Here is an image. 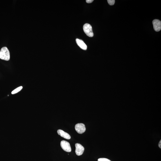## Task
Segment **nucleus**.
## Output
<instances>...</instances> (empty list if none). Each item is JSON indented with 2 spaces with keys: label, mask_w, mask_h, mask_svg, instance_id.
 <instances>
[{
  "label": "nucleus",
  "mask_w": 161,
  "mask_h": 161,
  "mask_svg": "<svg viewBox=\"0 0 161 161\" xmlns=\"http://www.w3.org/2000/svg\"><path fill=\"white\" fill-rule=\"evenodd\" d=\"M159 147H160V148H161V140H160L159 143L158 144Z\"/></svg>",
  "instance_id": "ddd939ff"
},
{
  "label": "nucleus",
  "mask_w": 161,
  "mask_h": 161,
  "mask_svg": "<svg viewBox=\"0 0 161 161\" xmlns=\"http://www.w3.org/2000/svg\"><path fill=\"white\" fill-rule=\"evenodd\" d=\"M75 129L76 132L80 134L84 133L86 130L85 125L82 123H78L76 124L75 126Z\"/></svg>",
  "instance_id": "20e7f679"
},
{
  "label": "nucleus",
  "mask_w": 161,
  "mask_h": 161,
  "mask_svg": "<svg viewBox=\"0 0 161 161\" xmlns=\"http://www.w3.org/2000/svg\"><path fill=\"white\" fill-rule=\"evenodd\" d=\"M154 30L158 32L161 29V22L158 19H154L152 21Z\"/></svg>",
  "instance_id": "423d86ee"
},
{
  "label": "nucleus",
  "mask_w": 161,
  "mask_h": 161,
  "mask_svg": "<svg viewBox=\"0 0 161 161\" xmlns=\"http://www.w3.org/2000/svg\"><path fill=\"white\" fill-rule=\"evenodd\" d=\"M76 43H77L78 45L82 49L84 50H86L87 47L85 43H84L82 40L77 39H76Z\"/></svg>",
  "instance_id": "6e6552de"
},
{
  "label": "nucleus",
  "mask_w": 161,
  "mask_h": 161,
  "mask_svg": "<svg viewBox=\"0 0 161 161\" xmlns=\"http://www.w3.org/2000/svg\"><path fill=\"white\" fill-rule=\"evenodd\" d=\"M76 150L75 152L78 156L82 155L84 152V148L82 145L76 143L75 144Z\"/></svg>",
  "instance_id": "39448f33"
},
{
  "label": "nucleus",
  "mask_w": 161,
  "mask_h": 161,
  "mask_svg": "<svg viewBox=\"0 0 161 161\" xmlns=\"http://www.w3.org/2000/svg\"><path fill=\"white\" fill-rule=\"evenodd\" d=\"M0 59L7 61L10 60V52L6 47H4L1 49L0 51Z\"/></svg>",
  "instance_id": "f257e3e1"
},
{
  "label": "nucleus",
  "mask_w": 161,
  "mask_h": 161,
  "mask_svg": "<svg viewBox=\"0 0 161 161\" xmlns=\"http://www.w3.org/2000/svg\"><path fill=\"white\" fill-rule=\"evenodd\" d=\"M83 28L84 33L87 36L91 37H93V33L91 25L88 23L85 24L83 26Z\"/></svg>",
  "instance_id": "f03ea898"
},
{
  "label": "nucleus",
  "mask_w": 161,
  "mask_h": 161,
  "mask_svg": "<svg viewBox=\"0 0 161 161\" xmlns=\"http://www.w3.org/2000/svg\"><path fill=\"white\" fill-rule=\"evenodd\" d=\"M57 133L60 136L65 139H70L71 137L69 134L65 132L64 131L61 130H59L57 131Z\"/></svg>",
  "instance_id": "0eeeda50"
},
{
  "label": "nucleus",
  "mask_w": 161,
  "mask_h": 161,
  "mask_svg": "<svg viewBox=\"0 0 161 161\" xmlns=\"http://www.w3.org/2000/svg\"><path fill=\"white\" fill-rule=\"evenodd\" d=\"M61 147L65 151L67 152H70L71 151V147L69 142L65 140L61 141L60 143Z\"/></svg>",
  "instance_id": "7ed1b4c3"
},
{
  "label": "nucleus",
  "mask_w": 161,
  "mask_h": 161,
  "mask_svg": "<svg viewBox=\"0 0 161 161\" xmlns=\"http://www.w3.org/2000/svg\"><path fill=\"white\" fill-rule=\"evenodd\" d=\"M22 88L23 87L22 86L19 87L17 88L16 89H15L13 90V91H12V92H11V94H14L18 93V92H19V91H21Z\"/></svg>",
  "instance_id": "1a4fd4ad"
},
{
  "label": "nucleus",
  "mask_w": 161,
  "mask_h": 161,
  "mask_svg": "<svg viewBox=\"0 0 161 161\" xmlns=\"http://www.w3.org/2000/svg\"><path fill=\"white\" fill-rule=\"evenodd\" d=\"M98 161H111L109 159L106 158H100L98 159Z\"/></svg>",
  "instance_id": "9b49d317"
},
{
  "label": "nucleus",
  "mask_w": 161,
  "mask_h": 161,
  "mask_svg": "<svg viewBox=\"0 0 161 161\" xmlns=\"http://www.w3.org/2000/svg\"><path fill=\"white\" fill-rule=\"evenodd\" d=\"M93 1V0H86V2L88 3H92Z\"/></svg>",
  "instance_id": "f8f14e48"
},
{
  "label": "nucleus",
  "mask_w": 161,
  "mask_h": 161,
  "mask_svg": "<svg viewBox=\"0 0 161 161\" xmlns=\"http://www.w3.org/2000/svg\"><path fill=\"white\" fill-rule=\"evenodd\" d=\"M115 1L114 0H108L107 2L109 5H113L115 4Z\"/></svg>",
  "instance_id": "9d476101"
}]
</instances>
